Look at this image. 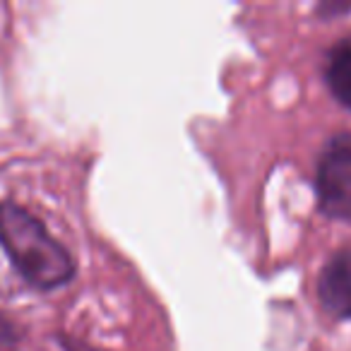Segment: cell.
I'll return each instance as SVG.
<instances>
[{"label": "cell", "instance_id": "7a4b0ae2", "mask_svg": "<svg viewBox=\"0 0 351 351\" xmlns=\"http://www.w3.org/2000/svg\"><path fill=\"white\" fill-rule=\"evenodd\" d=\"M317 200L322 212L351 221V135H337L317 161Z\"/></svg>", "mask_w": 351, "mask_h": 351}, {"label": "cell", "instance_id": "6da1fadb", "mask_svg": "<svg viewBox=\"0 0 351 351\" xmlns=\"http://www.w3.org/2000/svg\"><path fill=\"white\" fill-rule=\"evenodd\" d=\"M0 245L17 272L36 289H56L73 279L70 253L36 217L15 202H0Z\"/></svg>", "mask_w": 351, "mask_h": 351}, {"label": "cell", "instance_id": "3957f363", "mask_svg": "<svg viewBox=\"0 0 351 351\" xmlns=\"http://www.w3.org/2000/svg\"><path fill=\"white\" fill-rule=\"evenodd\" d=\"M317 293L332 315L351 317V250H341L325 265Z\"/></svg>", "mask_w": 351, "mask_h": 351}, {"label": "cell", "instance_id": "277c9868", "mask_svg": "<svg viewBox=\"0 0 351 351\" xmlns=\"http://www.w3.org/2000/svg\"><path fill=\"white\" fill-rule=\"evenodd\" d=\"M325 80L337 101L351 108V41H341L330 51Z\"/></svg>", "mask_w": 351, "mask_h": 351}]
</instances>
